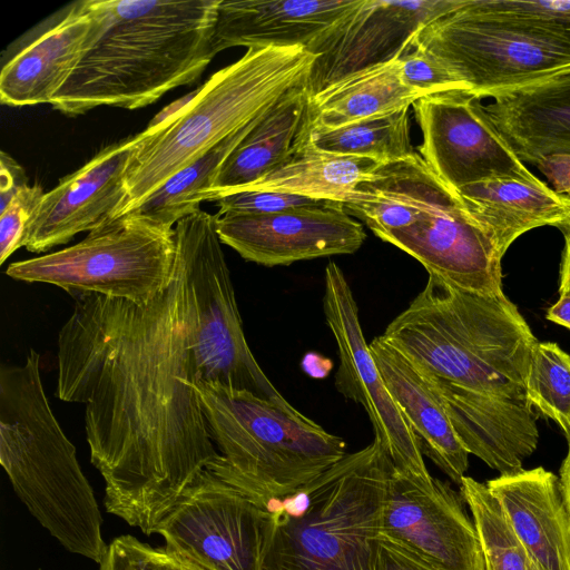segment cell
Instances as JSON below:
<instances>
[{
  "mask_svg": "<svg viewBox=\"0 0 570 570\" xmlns=\"http://www.w3.org/2000/svg\"><path fill=\"white\" fill-rule=\"evenodd\" d=\"M75 299L58 336L56 396L86 405L106 510L150 535L219 455L197 391L184 261L176 248L171 282L147 304L100 294Z\"/></svg>",
  "mask_w": 570,
  "mask_h": 570,
  "instance_id": "1",
  "label": "cell"
},
{
  "mask_svg": "<svg viewBox=\"0 0 570 570\" xmlns=\"http://www.w3.org/2000/svg\"><path fill=\"white\" fill-rule=\"evenodd\" d=\"M104 26L53 109L77 116L100 106L146 107L195 82L212 59L220 0H101Z\"/></svg>",
  "mask_w": 570,
  "mask_h": 570,
  "instance_id": "2",
  "label": "cell"
},
{
  "mask_svg": "<svg viewBox=\"0 0 570 570\" xmlns=\"http://www.w3.org/2000/svg\"><path fill=\"white\" fill-rule=\"evenodd\" d=\"M382 336L432 376L527 399L525 379L538 340L503 293L463 291L429 274L424 288Z\"/></svg>",
  "mask_w": 570,
  "mask_h": 570,
  "instance_id": "3",
  "label": "cell"
},
{
  "mask_svg": "<svg viewBox=\"0 0 570 570\" xmlns=\"http://www.w3.org/2000/svg\"><path fill=\"white\" fill-rule=\"evenodd\" d=\"M315 58L301 46L248 48L238 60L212 75L180 108L136 135L119 217L304 83Z\"/></svg>",
  "mask_w": 570,
  "mask_h": 570,
  "instance_id": "4",
  "label": "cell"
},
{
  "mask_svg": "<svg viewBox=\"0 0 570 570\" xmlns=\"http://www.w3.org/2000/svg\"><path fill=\"white\" fill-rule=\"evenodd\" d=\"M40 355L0 370V462L16 494L67 550L100 563L108 546L76 449L57 421L40 376Z\"/></svg>",
  "mask_w": 570,
  "mask_h": 570,
  "instance_id": "5",
  "label": "cell"
},
{
  "mask_svg": "<svg viewBox=\"0 0 570 570\" xmlns=\"http://www.w3.org/2000/svg\"><path fill=\"white\" fill-rule=\"evenodd\" d=\"M394 465L380 441L271 500L261 570H375Z\"/></svg>",
  "mask_w": 570,
  "mask_h": 570,
  "instance_id": "6",
  "label": "cell"
},
{
  "mask_svg": "<svg viewBox=\"0 0 570 570\" xmlns=\"http://www.w3.org/2000/svg\"><path fill=\"white\" fill-rule=\"evenodd\" d=\"M197 391L209 436L220 452L206 469L264 509L346 455L342 438L288 402L208 382H199Z\"/></svg>",
  "mask_w": 570,
  "mask_h": 570,
  "instance_id": "7",
  "label": "cell"
},
{
  "mask_svg": "<svg viewBox=\"0 0 570 570\" xmlns=\"http://www.w3.org/2000/svg\"><path fill=\"white\" fill-rule=\"evenodd\" d=\"M175 266V228L129 213L72 246L11 263L6 274L56 285L73 298L100 294L147 304L169 285Z\"/></svg>",
  "mask_w": 570,
  "mask_h": 570,
  "instance_id": "8",
  "label": "cell"
},
{
  "mask_svg": "<svg viewBox=\"0 0 570 570\" xmlns=\"http://www.w3.org/2000/svg\"><path fill=\"white\" fill-rule=\"evenodd\" d=\"M411 42L441 62L468 94L481 99L570 66V42L481 11L471 0L424 26Z\"/></svg>",
  "mask_w": 570,
  "mask_h": 570,
  "instance_id": "9",
  "label": "cell"
},
{
  "mask_svg": "<svg viewBox=\"0 0 570 570\" xmlns=\"http://www.w3.org/2000/svg\"><path fill=\"white\" fill-rule=\"evenodd\" d=\"M216 220L217 215L199 209L174 227L194 302L193 340L200 382L287 403L258 365L245 338Z\"/></svg>",
  "mask_w": 570,
  "mask_h": 570,
  "instance_id": "10",
  "label": "cell"
},
{
  "mask_svg": "<svg viewBox=\"0 0 570 570\" xmlns=\"http://www.w3.org/2000/svg\"><path fill=\"white\" fill-rule=\"evenodd\" d=\"M267 529L266 509L205 469L156 533L204 570H261Z\"/></svg>",
  "mask_w": 570,
  "mask_h": 570,
  "instance_id": "11",
  "label": "cell"
},
{
  "mask_svg": "<svg viewBox=\"0 0 570 570\" xmlns=\"http://www.w3.org/2000/svg\"><path fill=\"white\" fill-rule=\"evenodd\" d=\"M323 307L338 350L336 390L364 407L374 439L381 442L395 470L429 487L434 478L425 466L420 441L386 387L364 338L352 289L334 262L325 268Z\"/></svg>",
  "mask_w": 570,
  "mask_h": 570,
  "instance_id": "12",
  "label": "cell"
},
{
  "mask_svg": "<svg viewBox=\"0 0 570 570\" xmlns=\"http://www.w3.org/2000/svg\"><path fill=\"white\" fill-rule=\"evenodd\" d=\"M419 155L450 187L492 179L541 181L519 159L481 98L465 91L428 95L413 105Z\"/></svg>",
  "mask_w": 570,
  "mask_h": 570,
  "instance_id": "13",
  "label": "cell"
},
{
  "mask_svg": "<svg viewBox=\"0 0 570 570\" xmlns=\"http://www.w3.org/2000/svg\"><path fill=\"white\" fill-rule=\"evenodd\" d=\"M465 0H360L307 50L316 56L305 82L311 97L356 73L399 59L414 36Z\"/></svg>",
  "mask_w": 570,
  "mask_h": 570,
  "instance_id": "14",
  "label": "cell"
},
{
  "mask_svg": "<svg viewBox=\"0 0 570 570\" xmlns=\"http://www.w3.org/2000/svg\"><path fill=\"white\" fill-rule=\"evenodd\" d=\"M382 240L414 257L428 274H435L454 287L483 295L503 293L502 256L456 190L435 173L419 218Z\"/></svg>",
  "mask_w": 570,
  "mask_h": 570,
  "instance_id": "15",
  "label": "cell"
},
{
  "mask_svg": "<svg viewBox=\"0 0 570 570\" xmlns=\"http://www.w3.org/2000/svg\"><path fill=\"white\" fill-rule=\"evenodd\" d=\"M464 499L436 478L429 487L393 469L382 512L381 535L436 570H487L480 537Z\"/></svg>",
  "mask_w": 570,
  "mask_h": 570,
  "instance_id": "16",
  "label": "cell"
},
{
  "mask_svg": "<svg viewBox=\"0 0 570 570\" xmlns=\"http://www.w3.org/2000/svg\"><path fill=\"white\" fill-rule=\"evenodd\" d=\"M216 229L222 244L267 267L353 254L366 238L363 225L337 202L274 214L217 215Z\"/></svg>",
  "mask_w": 570,
  "mask_h": 570,
  "instance_id": "17",
  "label": "cell"
},
{
  "mask_svg": "<svg viewBox=\"0 0 570 570\" xmlns=\"http://www.w3.org/2000/svg\"><path fill=\"white\" fill-rule=\"evenodd\" d=\"M134 140L131 136L104 147L45 193L22 247L43 253L118 218L127 198L125 176Z\"/></svg>",
  "mask_w": 570,
  "mask_h": 570,
  "instance_id": "18",
  "label": "cell"
},
{
  "mask_svg": "<svg viewBox=\"0 0 570 570\" xmlns=\"http://www.w3.org/2000/svg\"><path fill=\"white\" fill-rule=\"evenodd\" d=\"M422 372L439 394L469 454L500 474L523 469L524 460L534 452L539 441L537 414L528 399L469 390Z\"/></svg>",
  "mask_w": 570,
  "mask_h": 570,
  "instance_id": "19",
  "label": "cell"
},
{
  "mask_svg": "<svg viewBox=\"0 0 570 570\" xmlns=\"http://www.w3.org/2000/svg\"><path fill=\"white\" fill-rule=\"evenodd\" d=\"M104 26L101 0L75 3L55 26L16 53L0 75L1 104H51Z\"/></svg>",
  "mask_w": 570,
  "mask_h": 570,
  "instance_id": "20",
  "label": "cell"
},
{
  "mask_svg": "<svg viewBox=\"0 0 570 570\" xmlns=\"http://www.w3.org/2000/svg\"><path fill=\"white\" fill-rule=\"evenodd\" d=\"M485 484L535 568L570 570V514L560 479L538 466Z\"/></svg>",
  "mask_w": 570,
  "mask_h": 570,
  "instance_id": "21",
  "label": "cell"
},
{
  "mask_svg": "<svg viewBox=\"0 0 570 570\" xmlns=\"http://www.w3.org/2000/svg\"><path fill=\"white\" fill-rule=\"evenodd\" d=\"M360 0H220L214 53L233 47L306 50Z\"/></svg>",
  "mask_w": 570,
  "mask_h": 570,
  "instance_id": "22",
  "label": "cell"
},
{
  "mask_svg": "<svg viewBox=\"0 0 570 570\" xmlns=\"http://www.w3.org/2000/svg\"><path fill=\"white\" fill-rule=\"evenodd\" d=\"M368 346L389 392L417 436L423 455L460 485L469 466V453L439 394L421 368L382 335Z\"/></svg>",
  "mask_w": 570,
  "mask_h": 570,
  "instance_id": "23",
  "label": "cell"
},
{
  "mask_svg": "<svg viewBox=\"0 0 570 570\" xmlns=\"http://www.w3.org/2000/svg\"><path fill=\"white\" fill-rule=\"evenodd\" d=\"M493 99L487 110L522 163L570 154V66Z\"/></svg>",
  "mask_w": 570,
  "mask_h": 570,
  "instance_id": "24",
  "label": "cell"
},
{
  "mask_svg": "<svg viewBox=\"0 0 570 570\" xmlns=\"http://www.w3.org/2000/svg\"><path fill=\"white\" fill-rule=\"evenodd\" d=\"M305 82L259 116L220 167L206 202H216L257 181L292 156L306 124L309 96Z\"/></svg>",
  "mask_w": 570,
  "mask_h": 570,
  "instance_id": "25",
  "label": "cell"
},
{
  "mask_svg": "<svg viewBox=\"0 0 570 570\" xmlns=\"http://www.w3.org/2000/svg\"><path fill=\"white\" fill-rule=\"evenodd\" d=\"M456 193L502 257L523 233L553 226L563 217L568 203V197L556 194L542 180L492 179L464 186Z\"/></svg>",
  "mask_w": 570,
  "mask_h": 570,
  "instance_id": "26",
  "label": "cell"
},
{
  "mask_svg": "<svg viewBox=\"0 0 570 570\" xmlns=\"http://www.w3.org/2000/svg\"><path fill=\"white\" fill-rule=\"evenodd\" d=\"M425 97L407 87L399 59L351 76L309 98L303 134L330 130L410 108Z\"/></svg>",
  "mask_w": 570,
  "mask_h": 570,
  "instance_id": "27",
  "label": "cell"
},
{
  "mask_svg": "<svg viewBox=\"0 0 570 570\" xmlns=\"http://www.w3.org/2000/svg\"><path fill=\"white\" fill-rule=\"evenodd\" d=\"M434 171L419 153L381 164L343 204L379 238L412 225L422 210Z\"/></svg>",
  "mask_w": 570,
  "mask_h": 570,
  "instance_id": "28",
  "label": "cell"
},
{
  "mask_svg": "<svg viewBox=\"0 0 570 570\" xmlns=\"http://www.w3.org/2000/svg\"><path fill=\"white\" fill-rule=\"evenodd\" d=\"M381 164L367 157L338 155L297 144L285 163L235 193L277 191L344 204Z\"/></svg>",
  "mask_w": 570,
  "mask_h": 570,
  "instance_id": "29",
  "label": "cell"
},
{
  "mask_svg": "<svg viewBox=\"0 0 570 570\" xmlns=\"http://www.w3.org/2000/svg\"><path fill=\"white\" fill-rule=\"evenodd\" d=\"M258 118L259 116L175 174L131 213L175 227L178 220L199 210L200 204L206 202L214 186L220 167Z\"/></svg>",
  "mask_w": 570,
  "mask_h": 570,
  "instance_id": "30",
  "label": "cell"
},
{
  "mask_svg": "<svg viewBox=\"0 0 570 570\" xmlns=\"http://www.w3.org/2000/svg\"><path fill=\"white\" fill-rule=\"evenodd\" d=\"M297 144L380 163L399 160L415 153L410 139V108L330 130L302 132Z\"/></svg>",
  "mask_w": 570,
  "mask_h": 570,
  "instance_id": "31",
  "label": "cell"
},
{
  "mask_svg": "<svg viewBox=\"0 0 570 570\" xmlns=\"http://www.w3.org/2000/svg\"><path fill=\"white\" fill-rule=\"evenodd\" d=\"M460 492L478 530L487 570H538L487 484L465 475Z\"/></svg>",
  "mask_w": 570,
  "mask_h": 570,
  "instance_id": "32",
  "label": "cell"
},
{
  "mask_svg": "<svg viewBox=\"0 0 570 570\" xmlns=\"http://www.w3.org/2000/svg\"><path fill=\"white\" fill-rule=\"evenodd\" d=\"M529 403L570 438V355L552 342H537L525 379Z\"/></svg>",
  "mask_w": 570,
  "mask_h": 570,
  "instance_id": "33",
  "label": "cell"
},
{
  "mask_svg": "<svg viewBox=\"0 0 570 570\" xmlns=\"http://www.w3.org/2000/svg\"><path fill=\"white\" fill-rule=\"evenodd\" d=\"M484 12L514 19L570 42V0H471Z\"/></svg>",
  "mask_w": 570,
  "mask_h": 570,
  "instance_id": "34",
  "label": "cell"
},
{
  "mask_svg": "<svg viewBox=\"0 0 570 570\" xmlns=\"http://www.w3.org/2000/svg\"><path fill=\"white\" fill-rule=\"evenodd\" d=\"M400 75L403 82L424 96L465 91V87L433 56L412 42L399 58Z\"/></svg>",
  "mask_w": 570,
  "mask_h": 570,
  "instance_id": "35",
  "label": "cell"
},
{
  "mask_svg": "<svg viewBox=\"0 0 570 570\" xmlns=\"http://www.w3.org/2000/svg\"><path fill=\"white\" fill-rule=\"evenodd\" d=\"M43 195L39 185H27L0 212V264L22 247L28 225Z\"/></svg>",
  "mask_w": 570,
  "mask_h": 570,
  "instance_id": "36",
  "label": "cell"
},
{
  "mask_svg": "<svg viewBox=\"0 0 570 570\" xmlns=\"http://www.w3.org/2000/svg\"><path fill=\"white\" fill-rule=\"evenodd\" d=\"M217 215L274 214L289 209L318 206L332 200L277 191L243 190L217 199ZM338 203V202H337Z\"/></svg>",
  "mask_w": 570,
  "mask_h": 570,
  "instance_id": "37",
  "label": "cell"
},
{
  "mask_svg": "<svg viewBox=\"0 0 570 570\" xmlns=\"http://www.w3.org/2000/svg\"><path fill=\"white\" fill-rule=\"evenodd\" d=\"M155 549L132 535H121L108 544L99 570H154Z\"/></svg>",
  "mask_w": 570,
  "mask_h": 570,
  "instance_id": "38",
  "label": "cell"
},
{
  "mask_svg": "<svg viewBox=\"0 0 570 570\" xmlns=\"http://www.w3.org/2000/svg\"><path fill=\"white\" fill-rule=\"evenodd\" d=\"M375 570H436L396 542L380 537Z\"/></svg>",
  "mask_w": 570,
  "mask_h": 570,
  "instance_id": "39",
  "label": "cell"
},
{
  "mask_svg": "<svg viewBox=\"0 0 570 570\" xmlns=\"http://www.w3.org/2000/svg\"><path fill=\"white\" fill-rule=\"evenodd\" d=\"M548 179L552 190L570 198V154H551L534 165Z\"/></svg>",
  "mask_w": 570,
  "mask_h": 570,
  "instance_id": "40",
  "label": "cell"
},
{
  "mask_svg": "<svg viewBox=\"0 0 570 570\" xmlns=\"http://www.w3.org/2000/svg\"><path fill=\"white\" fill-rule=\"evenodd\" d=\"M28 185L24 169L6 151L0 153V212Z\"/></svg>",
  "mask_w": 570,
  "mask_h": 570,
  "instance_id": "41",
  "label": "cell"
},
{
  "mask_svg": "<svg viewBox=\"0 0 570 570\" xmlns=\"http://www.w3.org/2000/svg\"><path fill=\"white\" fill-rule=\"evenodd\" d=\"M154 570H204L191 561L168 550L166 547L155 549Z\"/></svg>",
  "mask_w": 570,
  "mask_h": 570,
  "instance_id": "42",
  "label": "cell"
},
{
  "mask_svg": "<svg viewBox=\"0 0 570 570\" xmlns=\"http://www.w3.org/2000/svg\"><path fill=\"white\" fill-rule=\"evenodd\" d=\"M547 318L570 330V295H560L558 302L549 307Z\"/></svg>",
  "mask_w": 570,
  "mask_h": 570,
  "instance_id": "43",
  "label": "cell"
},
{
  "mask_svg": "<svg viewBox=\"0 0 570 570\" xmlns=\"http://www.w3.org/2000/svg\"><path fill=\"white\" fill-rule=\"evenodd\" d=\"M560 295H570V242H566L560 268Z\"/></svg>",
  "mask_w": 570,
  "mask_h": 570,
  "instance_id": "44",
  "label": "cell"
},
{
  "mask_svg": "<svg viewBox=\"0 0 570 570\" xmlns=\"http://www.w3.org/2000/svg\"><path fill=\"white\" fill-rule=\"evenodd\" d=\"M568 440L567 455L560 468V483L563 499L570 514V438Z\"/></svg>",
  "mask_w": 570,
  "mask_h": 570,
  "instance_id": "45",
  "label": "cell"
},
{
  "mask_svg": "<svg viewBox=\"0 0 570 570\" xmlns=\"http://www.w3.org/2000/svg\"><path fill=\"white\" fill-rule=\"evenodd\" d=\"M553 226L562 232L566 242H570V198H568L563 217L554 223Z\"/></svg>",
  "mask_w": 570,
  "mask_h": 570,
  "instance_id": "46",
  "label": "cell"
}]
</instances>
